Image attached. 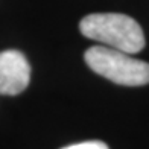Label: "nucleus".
Returning <instances> with one entry per match:
<instances>
[{
	"label": "nucleus",
	"instance_id": "nucleus-1",
	"mask_svg": "<svg viewBox=\"0 0 149 149\" xmlns=\"http://www.w3.org/2000/svg\"><path fill=\"white\" fill-rule=\"evenodd\" d=\"M82 35L102 46L125 53H137L145 47V33L134 18L125 14H90L79 23Z\"/></svg>",
	"mask_w": 149,
	"mask_h": 149
},
{
	"label": "nucleus",
	"instance_id": "nucleus-2",
	"mask_svg": "<svg viewBox=\"0 0 149 149\" xmlns=\"http://www.w3.org/2000/svg\"><path fill=\"white\" fill-rule=\"evenodd\" d=\"M85 63L93 72L114 84L137 87L149 84V64L130 53L107 46H93L85 52Z\"/></svg>",
	"mask_w": 149,
	"mask_h": 149
},
{
	"label": "nucleus",
	"instance_id": "nucleus-3",
	"mask_svg": "<svg viewBox=\"0 0 149 149\" xmlns=\"http://www.w3.org/2000/svg\"><path fill=\"white\" fill-rule=\"evenodd\" d=\"M31 81V65L18 50L0 52V94L15 96L26 90Z\"/></svg>",
	"mask_w": 149,
	"mask_h": 149
},
{
	"label": "nucleus",
	"instance_id": "nucleus-4",
	"mask_svg": "<svg viewBox=\"0 0 149 149\" xmlns=\"http://www.w3.org/2000/svg\"><path fill=\"white\" fill-rule=\"evenodd\" d=\"M61 149H110V148H108L104 141L91 140V141H82V143H74V145L61 148Z\"/></svg>",
	"mask_w": 149,
	"mask_h": 149
}]
</instances>
